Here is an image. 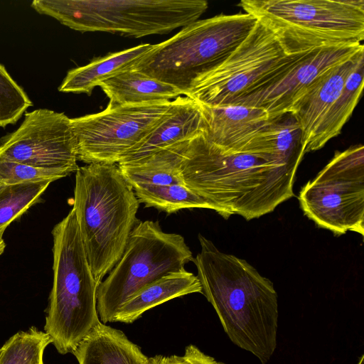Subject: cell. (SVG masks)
Listing matches in <instances>:
<instances>
[{
  "label": "cell",
  "instance_id": "1",
  "mask_svg": "<svg viewBox=\"0 0 364 364\" xmlns=\"http://www.w3.org/2000/svg\"><path fill=\"white\" fill-rule=\"evenodd\" d=\"M193 259L202 294L215 310L231 341L265 364L277 347V294L273 283L245 259L221 252L198 235Z\"/></svg>",
  "mask_w": 364,
  "mask_h": 364
},
{
  "label": "cell",
  "instance_id": "2",
  "mask_svg": "<svg viewBox=\"0 0 364 364\" xmlns=\"http://www.w3.org/2000/svg\"><path fill=\"white\" fill-rule=\"evenodd\" d=\"M139 202L118 164L92 163L75 172L73 207L97 286L121 258L140 221Z\"/></svg>",
  "mask_w": 364,
  "mask_h": 364
},
{
  "label": "cell",
  "instance_id": "3",
  "mask_svg": "<svg viewBox=\"0 0 364 364\" xmlns=\"http://www.w3.org/2000/svg\"><path fill=\"white\" fill-rule=\"evenodd\" d=\"M52 235L53 282L44 332L58 352L65 355L73 353L100 321L97 310L98 286L73 208L55 225Z\"/></svg>",
  "mask_w": 364,
  "mask_h": 364
},
{
  "label": "cell",
  "instance_id": "4",
  "mask_svg": "<svg viewBox=\"0 0 364 364\" xmlns=\"http://www.w3.org/2000/svg\"><path fill=\"white\" fill-rule=\"evenodd\" d=\"M240 6L273 32L286 54L364 39L363 0H242Z\"/></svg>",
  "mask_w": 364,
  "mask_h": 364
},
{
  "label": "cell",
  "instance_id": "5",
  "mask_svg": "<svg viewBox=\"0 0 364 364\" xmlns=\"http://www.w3.org/2000/svg\"><path fill=\"white\" fill-rule=\"evenodd\" d=\"M257 19L245 14L196 21L153 46L132 68L183 92L198 76L226 59L247 37Z\"/></svg>",
  "mask_w": 364,
  "mask_h": 364
},
{
  "label": "cell",
  "instance_id": "6",
  "mask_svg": "<svg viewBox=\"0 0 364 364\" xmlns=\"http://www.w3.org/2000/svg\"><path fill=\"white\" fill-rule=\"evenodd\" d=\"M31 7L80 32H109L134 38L165 34L205 12V0H34Z\"/></svg>",
  "mask_w": 364,
  "mask_h": 364
},
{
  "label": "cell",
  "instance_id": "7",
  "mask_svg": "<svg viewBox=\"0 0 364 364\" xmlns=\"http://www.w3.org/2000/svg\"><path fill=\"white\" fill-rule=\"evenodd\" d=\"M193 259L182 235L163 231L159 221H139L121 258L97 287L100 321L112 322L119 309L137 291L168 273L185 269Z\"/></svg>",
  "mask_w": 364,
  "mask_h": 364
},
{
  "label": "cell",
  "instance_id": "8",
  "mask_svg": "<svg viewBox=\"0 0 364 364\" xmlns=\"http://www.w3.org/2000/svg\"><path fill=\"white\" fill-rule=\"evenodd\" d=\"M304 215L336 235L353 231L364 235V147L355 144L336 151L331 160L301 189Z\"/></svg>",
  "mask_w": 364,
  "mask_h": 364
},
{
  "label": "cell",
  "instance_id": "9",
  "mask_svg": "<svg viewBox=\"0 0 364 364\" xmlns=\"http://www.w3.org/2000/svg\"><path fill=\"white\" fill-rule=\"evenodd\" d=\"M172 101L108 104L100 112L70 119L77 160L118 164L168 114Z\"/></svg>",
  "mask_w": 364,
  "mask_h": 364
},
{
  "label": "cell",
  "instance_id": "10",
  "mask_svg": "<svg viewBox=\"0 0 364 364\" xmlns=\"http://www.w3.org/2000/svg\"><path fill=\"white\" fill-rule=\"evenodd\" d=\"M286 55L273 32L257 21L234 51L196 78L184 96L208 106L235 105Z\"/></svg>",
  "mask_w": 364,
  "mask_h": 364
},
{
  "label": "cell",
  "instance_id": "11",
  "mask_svg": "<svg viewBox=\"0 0 364 364\" xmlns=\"http://www.w3.org/2000/svg\"><path fill=\"white\" fill-rule=\"evenodd\" d=\"M363 49V43L346 44L287 54L235 105L261 108L269 120L290 113L320 76Z\"/></svg>",
  "mask_w": 364,
  "mask_h": 364
},
{
  "label": "cell",
  "instance_id": "12",
  "mask_svg": "<svg viewBox=\"0 0 364 364\" xmlns=\"http://www.w3.org/2000/svg\"><path fill=\"white\" fill-rule=\"evenodd\" d=\"M0 159L61 172H76L77 150L70 118L38 109L25 114L20 127L0 139Z\"/></svg>",
  "mask_w": 364,
  "mask_h": 364
},
{
  "label": "cell",
  "instance_id": "13",
  "mask_svg": "<svg viewBox=\"0 0 364 364\" xmlns=\"http://www.w3.org/2000/svg\"><path fill=\"white\" fill-rule=\"evenodd\" d=\"M205 132V122L200 105L188 97L180 96L172 101L168 114L117 164L137 161L173 144L188 141Z\"/></svg>",
  "mask_w": 364,
  "mask_h": 364
},
{
  "label": "cell",
  "instance_id": "14",
  "mask_svg": "<svg viewBox=\"0 0 364 364\" xmlns=\"http://www.w3.org/2000/svg\"><path fill=\"white\" fill-rule=\"evenodd\" d=\"M364 49L320 76L293 107L291 114L301 131L302 144L311 143L323 118L342 91L345 82Z\"/></svg>",
  "mask_w": 364,
  "mask_h": 364
},
{
  "label": "cell",
  "instance_id": "15",
  "mask_svg": "<svg viewBox=\"0 0 364 364\" xmlns=\"http://www.w3.org/2000/svg\"><path fill=\"white\" fill-rule=\"evenodd\" d=\"M205 122L204 135L226 151H237L269 122L262 109L237 105L208 106L200 104Z\"/></svg>",
  "mask_w": 364,
  "mask_h": 364
},
{
  "label": "cell",
  "instance_id": "16",
  "mask_svg": "<svg viewBox=\"0 0 364 364\" xmlns=\"http://www.w3.org/2000/svg\"><path fill=\"white\" fill-rule=\"evenodd\" d=\"M243 149L295 172L305 154L301 128L291 113L269 120Z\"/></svg>",
  "mask_w": 364,
  "mask_h": 364
},
{
  "label": "cell",
  "instance_id": "17",
  "mask_svg": "<svg viewBox=\"0 0 364 364\" xmlns=\"http://www.w3.org/2000/svg\"><path fill=\"white\" fill-rule=\"evenodd\" d=\"M79 364H150L121 331L100 321L72 353Z\"/></svg>",
  "mask_w": 364,
  "mask_h": 364
},
{
  "label": "cell",
  "instance_id": "18",
  "mask_svg": "<svg viewBox=\"0 0 364 364\" xmlns=\"http://www.w3.org/2000/svg\"><path fill=\"white\" fill-rule=\"evenodd\" d=\"M202 293L197 276L186 269L173 272L145 286L117 311L112 322L132 323L145 311L173 299Z\"/></svg>",
  "mask_w": 364,
  "mask_h": 364
},
{
  "label": "cell",
  "instance_id": "19",
  "mask_svg": "<svg viewBox=\"0 0 364 364\" xmlns=\"http://www.w3.org/2000/svg\"><path fill=\"white\" fill-rule=\"evenodd\" d=\"M144 43L92 60L69 70L58 87L62 92L91 95L93 89L121 73L132 69L152 48Z\"/></svg>",
  "mask_w": 364,
  "mask_h": 364
},
{
  "label": "cell",
  "instance_id": "20",
  "mask_svg": "<svg viewBox=\"0 0 364 364\" xmlns=\"http://www.w3.org/2000/svg\"><path fill=\"white\" fill-rule=\"evenodd\" d=\"M109 104H142L171 101L183 92L170 84L134 69L121 73L100 83Z\"/></svg>",
  "mask_w": 364,
  "mask_h": 364
},
{
  "label": "cell",
  "instance_id": "21",
  "mask_svg": "<svg viewBox=\"0 0 364 364\" xmlns=\"http://www.w3.org/2000/svg\"><path fill=\"white\" fill-rule=\"evenodd\" d=\"M188 141L173 144L137 161L118 164V166L133 189L184 184L180 173V165Z\"/></svg>",
  "mask_w": 364,
  "mask_h": 364
},
{
  "label": "cell",
  "instance_id": "22",
  "mask_svg": "<svg viewBox=\"0 0 364 364\" xmlns=\"http://www.w3.org/2000/svg\"><path fill=\"white\" fill-rule=\"evenodd\" d=\"M364 54L348 76L341 92L323 118L306 153L321 149L341 132L357 105L363 88Z\"/></svg>",
  "mask_w": 364,
  "mask_h": 364
},
{
  "label": "cell",
  "instance_id": "23",
  "mask_svg": "<svg viewBox=\"0 0 364 364\" xmlns=\"http://www.w3.org/2000/svg\"><path fill=\"white\" fill-rule=\"evenodd\" d=\"M134 191L139 203L168 214L183 209L215 210L213 206L183 183L140 187L134 188Z\"/></svg>",
  "mask_w": 364,
  "mask_h": 364
},
{
  "label": "cell",
  "instance_id": "24",
  "mask_svg": "<svg viewBox=\"0 0 364 364\" xmlns=\"http://www.w3.org/2000/svg\"><path fill=\"white\" fill-rule=\"evenodd\" d=\"M50 181L4 185L0 183V236L11 222L39 200Z\"/></svg>",
  "mask_w": 364,
  "mask_h": 364
},
{
  "label": "cell",
  "instance_id": "25",
  "mask_svg": "<svg viewBox=\"0 0 364 364\" xmlns=\"http://www.w3.org/2000/svg\"><path fill=\"white\" fill-rule=\"evenodd\" d=\"M50 337L36 327L18 331L0 348V364H41Z\"/></svg>",
  "mask_w": 364,
  "mask_h": 364
},
{
  "label": "cell",
  "instance_id": "26",
  "mask_svg": "<svg viewBox=\"0 0 364 364\" xmlns=\"http://www.w3.org/2000/svg\"><path fill=\"white\" fill-rule=\"evenodd\" d=\"M32 102L0 64V127L15 124Z\"/></svg>",
  "mask_w": 364,
  "mask_h": 364
},
{
  "label": "cell",
  "instance_id": "27",
  "mask_svg": "<svg viewBox=\"0 0 364 364\" xmlns=\"http://www.w3.org/2000/svg\"><path fill=\"white\" fill-rule=\"evenodd\" d=\"M65 176H67L65 174L59 171L36 168L0 159V183L4 185L43 181L53 182Z\"/></svg>",
  "mask_w": 364,
  "mask_h": 364
},
{
  "label": "cell",
  "instance_id": "28",
  "mask_svg": "<svg viewBox=\"0 0 364 364\" xmlns=\"http://www.w3.org/2000/svg\"><path fill=\"white\" fill-rule=\"evenodd\" d=\"M149 360L150 364H225L205 354L192 344L186 348L185 353L183 355H157Z\"/></svg>",
  "mask_w": 364,
  "mask_h": 364
},
{
  "label": "cell",
  "instance_id": "29",
  "mask_svg": "<svg viewBox=\"0 0 364 364\" xmlns=\"http://www.w3.org/2000/svg\"><path fill=\"white\" fill-rule=\"evenodd\" d=\"M5 247L6 244L2 238V236H0V255L4 252Z\"/></svg>",
  "mask_w": 364,
  "mask_h": 364
},
{
  "label": "cell",
  "instance_id": "30",
  "mask_svg": "<svg viewBox=\"0 0 364 364\" xmlns=\"http://www.w3.org/2000/svg\"><path fill=\"white\" fill-rule=\"evenodd\" d=\"M357 364H364V355H363L360 358V360H358Z\"/></svg>",
  "mask_w": 364,
  "mask_h": 364
},
{
  "label": "cell",
  "instance_id": "31",
  "mask_svg": "<svg viewBox=\"0 0 364 364\" xmlns=\"http://www.w3.org/2000/svg\"><path fill=\"white\" fill-rule=\"evenodd\" d=\"M41 364H44V363H41Z\"/></svg>",
  "mask_w": 364,
  "mask_h": 364
}]
</instances>
